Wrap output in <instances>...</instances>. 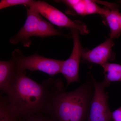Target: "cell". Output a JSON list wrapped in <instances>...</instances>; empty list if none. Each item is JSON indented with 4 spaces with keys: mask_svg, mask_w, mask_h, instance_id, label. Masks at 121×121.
<instances>
[{
    "mask_svg": "<svg viewBox=\"0 0 121 121\" xmlns=\"http://www.w3.org/2000/svg\"><path fill=\"white\" fill-rule=\"evenodd\" d=\"M22 121H52L49 117L46 115L39 114L26 118Z\"/></svg>",
    "mask_w": 121,
    "mask_h": 121,
    "instance_id": "obj_15",
    "label": "cell"
},
{
    "mask_svg": "<svg viewBox=\"0 0 121 121\" xmlns=\"http://www.w3.org/2000/svg\"><path fill=\"white\" fill-rule=\"evenodd\" d=\"M59 1L65 4L78 15L82 16L89 15L90 0H65Z\"/></svg>",
    "mask_w": 121,
    "mask_h": 121,
    "instance_id": "obj_13",
    "label": "cell"
},
{
    "mask_svg": "<svg viewBox=\"0 0 121 121\" xmlns=\"http://www.w3.org/2000/svg\"><path fill=\"white\" fill-rule=\"evenodd\" d=\"M27 7L38 12L51 23L56 26L76 29L82 35L89 33L85 25L80 22L73 21L58 9L45 1L32 0Z\"/></svg>",
    "mask_w": 121,
    "mask_h": 121,
    "instance_id": "obj_5",
    "label": "cell"
},
{
    "mask_svg": "<svg viewBox=\"0 0 121 121\" xmlns=\"http://www.w3.org/2000/svg\"><path fill=\"white\" fill-rule=\"evenodd\" d=\"M12 55L15 60L17 70H28L31 72L39 71L52 76L60 73L64 62V60L46 58L37 53L25 56L21 50L18 49L14 50Z\"/></svg>",
    "mask_w": 121,
    "mask_h": 121,
    "instance_id": "obj_4",
    "label": "cell"
},
{
    "mask_svg": "<svg viewBox=\"0 0 121 121\" xmlns=\"http://www.w3.org/2000/svg\"><path fill=\"white\" fill-rule=\"evenodd\" d=\"M104 69L105 78L103 82L106 86L111 82H121V65L107 63L102 66Z\"/></svg>",
    "mask_w": 121,
    "mask_h": 121,
    "instance_id": "obj_11",
    "label": "cell"
},
{
    "mask_svg": "<svg viewBox=\"0 0 121 121\" xmlns=\"http://www.w3.org/2000/svg\"><path fill=\"white\" fill-rule=\"evenodd\" d=\"M112 118L114 121H121V107L112 113Z\"/></svg>",
    "mask_w": 121,
    "mask_h": 121,
    "instance_id": "obj_16",
    "label": "cell"
},
{
    "mask_svg": "<svg viewBox=\"0 0 121 121\" xmlns=\"http://www.w3.org/2000/svg\"><path fill=\"white\" fill-rule=\"evenodd\" d=\"M26 8L27 17L24 24L17 34L10 39L11 43L15 45L21 43L24 47L28 48L31 44V37L64 35L55 29L52 24L45 20L38 12L29 7Z\"/></svg>",
    "mask_w": 121,
    "mask_h": 121,
    "instance_id": "obj_3",
    "label": "cell"
},
{
    "mask_svg": "<svg viewBox=\"0 0 121 121\" xmlns=\"http://www.w3.org/2000/svg\"><path fill=\"white\" fill-rule=\"evenodd\" d=\"M94 92L91 103L88 121H111L112 112L108 104V97L105 91V84L99 82L93 78Z\"/></svg>",
    "mask_w": 121,
    "mask_h": 121,
    "instance_id": "obj_6",
    "label": "cell"
},
{
    "mask_svg": "<svg viewBox=\"0 0 121 121\" xmlns=\"http://www.w3.org/2000/svg\"><path fill=\"white\" fill-rule=\"evenodd\" d=\"M31 0H1L0 1V9L17 5H23L27 7Z\"/></svg>",
    "mask_w": 121,
    "mask_h": 121,
    "instance_id": "obj_14",
    "label": "cell"
},
{
    "mask_svg": "<svg viewBox=\"0 0 121 121\" xmlns=\"http://www.w3.org/2000/svg\"><path fill=\"white\" fill-rule=\"evenodd\" d=\"M70 30L73 38V47L69 58L64 60L60 72L66 80L67 86L72 83L79 82L80 60L84 51L80 43L79 31L75 29Z\"/></svg>",
    "mask_w": 121,
    "mask_h": 121,
    "instance_id": "obj_7",
    "label": "cell"
},
{
    "mask_svg": "<svg viewBox=\"0 0 121 121\" xmlns=\"http://www.w3.org/2000/svg\"><path fill=\"white\" fill-rule=\"evenodd\" d=\"M0 121H20L9 104L6 96H0Z\"/></svg>",
    "mask_w": 121,
    "mask_h": 121,
    "instance_id": "obj_12",
    "label": "cell"
},
{
    "mask_svg": "<svg viewBox=\"0 0 121 121\" xmlns=\"http://www.w3.org/2000/svg\"><path fill=\"white\" fill-rule=\"evenodd\" d=\"M16 73V62L12 57L9 60L0 61V89L5 95L14 82Z\"/></svg>",
    "mask_w": 121,
    "mask_h": 121,
    "instance_id": "obj_9",
    "label": "cell"
},
{
    "mask_svg": "<svg viewBox=\"0 0 121 121\" xmlns=\"http://www.w3.org/2000/svg\"><path fill=\"white\" fill-rule=\"evenodd\" d=\"M118 8L110 9L105 8L103 16L105 17L110 30V38L113 39L118 38L121 34V29L119 20Z\"/></svg>",
    "mask_w": 121,
    "mask_h": 121,
    "instance_id": "obj_10",
    "label": "cell"
},
{
    "mask_svg": "<svg viewBox=\"0 0 121 121\" xmlns=\"http://www.w3.org/2000/svg\"><path fill=\"white\" fill-rule=\"evenodd\" d=\"M64 90L60 78H50L39 83L27 76L26 71L16 69L14 82L5 96L17 117L24 119L39 114L48 115L57 95Z\"/></svg>",
    "mask_w": 121,
    "mask_h": 121,
    "instance_id": "obj_1",
    "label": "cell"
},
{
    "mask_svg": "<svg viewBox=\"0 0 121 121\" xmlns=\"http://www.w3.org/2000/svg\"><path fill=\"white\" fill-rule=\"evenodd\" d=\"M119 20L120 23V27L121 29V13H119Z\"/></svg>",
    "mask_w": 121,
    "mask_h": 121,
    "instance_id": "obj_17",
    "label": "cell"
},
{
    "mask_svg": "<svg viewBox=\"0 0 121 121\" xmlns=\"http://www.w3.org/2000/svg\"><path fill=\"white\" fill-rule=\"evenodd\" d=\"M93 77L74 90H63L54 101L47 116L52 121H84L87 119L94 92Z\"/></svg>",
    "mask_w": 121,
    "mask_h": 121,
    "instance_id": "obj_2",
    "label": "cell"
},
{
    "mask_svg": "<svg viewBox=\"0 0 121 121\" xmlns=\"http://www.w3.org/2000/svg\"><path fill=\"white\" fill-rule=\"evenodd\" d=\"M114 43L110 38L91 50L82 52V58L84 60L102 66L113 56L112 48Z\"/></svg>",
    "mask_w": 121,
    "mask_h": 121,
    "instance_id": "obj_8",
    "label": "cell"
}]
</instances>
